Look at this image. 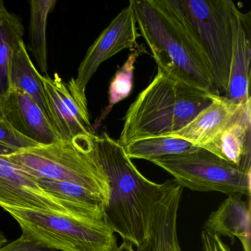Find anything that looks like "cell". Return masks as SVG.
<instances>
[{
  "mask_svg": "<svg viewBox=\"0 0 251 251\" xmlns=\"http://www.w3.org/2000/svg\"><path fill=\"white\" fill-rule=\"evenodd\" d=\"M152 163L170 173L182 188L251 197V169L230 164L203 148L197 147L189 152L163 157Z\"/></svg>",
  "mask_w": 251,
  "mask_h": 251,
  "instance_id": "cell-6",
  "label": "cell"
},
{
  "mask_svg": "<svg viewBox=\"0 0 251 251\" xmlns=\"http://www.w3.org/2000/svg\"><path fill=\"white\" fill-rule=\"evenodd\" d=\"M22 231L55 251H114L115 233L103 220L2 207Z\"/></svg>",
  "mask_w": 251,
  "mask_h": 251,
  "instance_id": "cell-5",
  "label": "cell"
},
{
  "mask_svg": "<svg viewBox=\"0 0 251 251\" xmlns=\"http://www.w3.org/2000/svg\"><path fill=\"white\" fill-rule=\"evenodd\" d=\"M201 241L204 251H231L220 236L207 230L201 233Z\"/></svg>",
  "mask_w": 251,
  "mask_h": 251,
  "instance_id": "cell-24",
  "label": "cell"
},
{
  "mask_svg": "<svg viewBox=\"0 0 251 251\" xmlns=\"http://www.w3.org/2000/svg\"><path fill=\"white\" fill-rule=\"evenodd\" d=\"M0 251H55L37 241L32 239L28 235L22 233L21 236L10 242L0 247Z\"/></svg>",
  "mask_w": 251,
  "mask_h": 251,
  "instance_id": "cell-23",
  "label": "cell"
},
{
  "mask_svg": "<svg viewBox=\"0 0 251 251\" xmlns=\"http://www.w3.org/2000/svg\"><path fill=\"white\" fill-rule=\"evenodd\" d=\"M144 52L142 45L132 50L128 58L121 67H120L110 83L108 89V104L102 111L100 118V122L111 112V109L116 104L127 98L131 93L133 85V75H134L135 64L138 57Z\"/></svg>",
  "mask_w": 251,
  "mask_h": 251,
  "instance_id": "cell-21",
  "label": "cell"
},
{
  "mask_svg": "<svg viewBox=\"0 0 251 251\" xmlns=\"http://www.w3.org/2000/svg\"><path fill=\"white\" fill-rule=\"evenodd\" d=\"M95 135L22 148L3 156L34 178L77 185L100 197L105 204L108 180L92 153Z\"/></svg>",
  "mask_w": 251,
  "mask_h": 251,
  "instance_id": "cell-4",
  "label": "cell"
},
{
  "mask_svg": "<svg viewBox=\"0 0 251 251\" xmlns=\"http://www.w3.org/2000/svg\"><path fill=\"white\" fill-rule=\"evenodd\" d=\"M140 36L158 71L211 95L217 92L211 67L180 0H131Z\"/></svg>",
  "mask_w": 251,
  "mask_h": 251,
  "instance_id": "cell-1",
  "label": "cell"
},
{
  "mask_svg": "<svg viewBox=\"0 0 251 251\" xmlns=\"http://www.w3.org/2000/svg\"><path fill=\"white\" fill-rule=\"evenodd\" d=\"M251 13L244 14L236 8L233 23V45L229 70L228 84L223 96L237 105H245L251 100Z\"/></svg>",
  "mask_w": 251,
  "mask_h": 251,
  "instance_id": "cell-12",
  "label": "cell"
},
{
  "mask_svg": "<svg viewBox=\"0 0 251 251\" xmlns=\"http://www.w3.org/2000/svg\"><path fill=\"white\" fill-rule=\"evenodd\" d=\"M114 251H136V249L133 248V245L130 242L127 241L123 240V243L117 246Z\"/></svg>",
  "mask_w": 251,
  "mask_h": 251,
  "instance_id": "cell-26",
  "label": "cell"
},
{
  "mask_svg": "<svg viewBox=\"0 0 251 251\" xmlns=\"http://www.w3.org/2000/svg\"><path fill=\"white\" fill-rule=\"evenodd\" d=\"M11 83V87L21 89L28 95L48 118L41 74L30 59L24 41L20 44L13 57Z\"/></svg>",
  "mask_w": 251,
  "mask_h": 251,
  "instance_id": "cell-18",
  "label": "cell"
},
{
  "mask_svg": "<svg viewBox=\"0 0 251 251\" xmlns=\"http://www.w3.org/2000/svg\"><path fill=\"white\" fill-rule=\"evenodd\" d=\"M200 148L230 164L251 169V100L242 105L214 137Z\"/></svg>",
  "mask_w": 251,
  "mask_h": 251,
  "instance_id": "cell-13",
  "label": "cell"
},
{
  "mask_svg": "<svg viewBox=\"0 0 251 251\" xmlns=\"http://www.w3.org/2000/svg\"><path fill=\"white\" fill-rule=\"evenodd\" d=\"M48 118L58 137L70 141L95 134L88 109L87 98L76 88L74 78L65 83L58 74L42 75Z\"/></svg>",
  "mask_w": 251,
  "mask_h": 251,
  "instance_id": "cell-8",
  "label": "cell"
},
{
  "mask_svg": "<svg viewBox=\"0 0 251 251\" xmlns=\"http://www.w3.org/2000/svg\"><path fill=\"white\" fill-rule=\"evenodd\" d=\"M17 151H18V150L0 142V155H8L16 152Z\"/></svg>",
  "mask_w": 251,
  "mask_h": 251,
  "instance_id": "cell-25",
  "label": "cell"
},
{
  "mask_svg": "<svg viewBox=\"0 0 251 251\" xmlns=\"http://www.w3.org/2000/svg\"><path fill=\"white\" fill-rule=\"evenodd\" d=\"M24 27L21 20L0 1V99L11 89L13 57L23 42Z\"/></svg>",
  "mask_w": 251,
  "mask_h": 251,
  "instance_id": "cell-16",
  "label": "cell"
},
{
  "mask_svg": "<svg viewBox=\"0 0 251 251\" xmlns=\"http://www.w3.org/2000/svg\"><path fill=\"white\" fill-rule=\"evenodd\" d=\"M0 1H1V0H0Z\"/></svg>",
  "mask_w": 251,
  "mask_h": 251,
  "instance_id": "cell-29",
  "label": "cell"
},
{
  "mask_svg": "<svg viewBox=\"0 0 251 251\" xmlns=\"http://www.w3.org/2000/svg\"><path fill=\"white\" fill-rule=\"evenodd\" d=\"M0 120L39 145H48L61 139L39 105L17 88L11 87L0 99Z\"/></svg>",
  "mask_w": 251,
  "mask_h": 251,
  "instance_id": "cell-11",
  "label": "cell"
},
{
  "mask_svg": "<svg viewBox=\"0 0 251 251\" xmlns=\"http://www.w3.org/2000/svg\"><path fill=\"white\" fill-rule=\"evenodd\" d=\"M196 30L219 94H226L233 45L236 5L231 0H180Z\"/></svg>",
  "mask_w": 251,
  "mask_h": 251,
  "instance_id": "cell-7",
  "label": "cell"
},
{
  "mask_svg": "<svg viewBox=\"0 0 251 251\" xmlns=\"http://www.w3.org/2000/svg\"><path fill=\"white\" fill-rule=\"evenodd\" d=\"M8 243V239L4 234L3 232L0 230V247L3 246L5 244Z\"/></svg>",
  "mask_w": 251,
  "mask_h": 251,
  "instance_id": "cell-27",
  "label": "cell"
},
{
  "mask_svg": "<svg viewBox=\"0 0 251 251\" xmlns=\"http://www.w3.org/2000/svg\"><path fill=\"white\" fill-rule=\"evenodd\" d=\"M4 206L80 217L36 178L0 155V207Z\"/></svg>",
  "mask_w": 251,
  "mask_h": 251,
  "instance_id": "cell-10",
  "label": "cell"
},
{
  "mask_svg": "<svg viewBox=\"0 0 251 251\" xmlns=\"http://www.w3.org/2000/svg\"><path fill=\"white\" fill-rule=\"evenodd\" d=\"M139 36L134 11L129 2L88 49L74 78L78 92L86 97L88 83L100 66L124 50L134 49L138 46Z\"/></svg>",
  "mask_w": 251,
  "mask_h": 251,
  "instance_id": "cell-9",
  "label": "cell"
},
{
  "mask_svg": "<svg viewBox=\"0 0 251 251\" xmlns=\"http://www.w3.org/2000/svg\"><path fill=\"white\" fill-rule=\"evenodd\" d=\"M124 148L130 159H144L152 162L163 157L189 152L197 147L183 139L159 136L138 139Z\"/></svg>",
  "mask_w": 251,
  "mask_h": 251,
  "instance_id": "cell-20",
  "label": "cell"
},
{
  "mask_svg": "<svg viewBox=\"0 0 251 251\" xmlns=\"http://www.w3.org/2000/svg\"><path fill=\"white\" fill-rule=\"evenodd\" d=\"M0 142L13 147L17 150L39 145L36 142L17 133L0 120Z\"/></svg>",
  "mask_w": 251,
  "mask_h": 251,
  "instance_id": "cell-22",
  "label": "cell"
},
{
  "mask_svg": "<svg viewBox=\"0 0 251 251\" xmlns=\"http://www.w3.org/2000/svg\"><path fill=\"white\" fill-rule=\"evenodd\" d=\"M214 95L158 71L126 112L119 143L125 147L138 139L183 128L212 101Z\"/></svg>",
  "mask_w": 251,
  "mask_h": 251,
  "instance_id": "cell-3",
  "label": "cell"
},
{
  "mask_svg": "<svg viewBox=\"0 0 251 251\" xmlns=\"http://www.w3.org/2000/svg\"><path fill=\"white\" fill-rule=\"evenodd\" d=\"M242 105L234 103L223 95H214L212 101L183 128L163 136L183 139L200 148L214 137Z\"/></svg>",
  "mask_w": 251,
  "mask_h": 251,
  "instance_id": "cell-14",
  "label": "cell"
},
{
  "mask_svg": "<svg viewBox=\"0 0 251 251\" xmlns=\"http://www.w3.org/2000/svg\"><path fill=\"white\" fill-rule=\"evenodd\" d=\"M92 153L108 180L103 221L136 248L149 234L167 181L159 184L146 178L127 156L124 147L106 132L94 136Z\"/></svg>",
  "mask_w": 251,
  "mask_h": 251,
  "instance_id": "cell-2",
  "label": "cell"
},
{
  "mask_svg": "<svg viewBox=\"0 0 251 251\" xmlns=\"http://www.w3.org/2000/svg\"><path fill=\"white\" fill-rule=\"evenodd\" d=\"M56 3V0H31L30 2V50L42 75H48L47 26L49 14Z\"/></svg>",
  "mask_w": 251,
  "mask_h": 251,
  "instance_id": "cell-19",
  "label": "cell"
},
{
  "mask_svg": "<svg viewBox=\"0 0 251 251\" xmlns=\"http://www.w3.org/2000/svg\"><path fill=\"white\" fill-rule=\"evenodd\" d=\"M203 230L217 236L238 239L244 251H251V205L239 196H228L210 214Z\"/></svg>",
  "mask_w": 251,
  "mask_h": 251,
  "instance_id": "cell-15",
  "label": "cell"
},
{
  "mask_svg": "<svg viewBox=\"0 0 251 251\" xmlns=\"http://www.w3.org/2000/svg\"><path fill=\"white\" fill-rule=\"evenodd\" d=\"M36 180L45 190L65 202L80 217L103 220L105 201L98 195L68 182Z\"/></svg>",
  "mask_w": 251,
  "mask_h": 251,
  "instance_id": "cell-17",
  "label": "cell"
},
{
  "mask_svg": "<svg viewBox=\"0 0 251 251\" xmlns=\"http://www.w3.org/2000/svg\"><path fill=\"white\" fill-rule=\"evenodd\" d=\"M177 251H181V250H180V249L177 250Z\"/></svg>",
  "mask_w": 251,
  "mask_h": 251,
  "instance_id": "cell-28",
  "label": "cell"
}]
</instances>
